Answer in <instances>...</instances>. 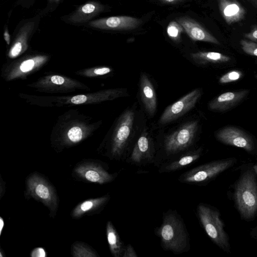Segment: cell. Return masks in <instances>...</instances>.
Returning a JSON list of instances; mask_svg holds the SVG:
<instances>
[{"mask_svg":"<svg viewBox=\"0 0 257 257\" xmlns=\"http://www.w3.org/2000/svg\"><path fill=\"white\" fill-rule=\"evenodd\" d=\"M155 155L151 142L146 134H142L126 160L131 165L141 167L154 163Z\"/></svg>","mask_w":257,"mask_h":257,"instance_id":"cell-11","label":"cell"},{"mask_svg":"<svg viewBox=\"0 0 257 257\" xmlns=\"http://www.w3.org/2000/svg\"><path fill=\"white\" fill-rule=\"evenodd\" d=\"M25 196L42 203L50 211V216L56 214L59 200L57 192L51 183L38 172L30 174L26 180Z\"/></svg>","mask_w":257,"mask_h":257,"instance_id":"cell-4","label":"cell"},{"mask_svg":"<svg viewBox=\"0 0 257 257\" xmlns=\"http://www.w3.org/2000/svg\"><path fill=\"white\" fill-rule=\"evenodd\" d=\"M87 100V97L84 95H76L71 99V101L74 104H81L84 103Z\"/></svg>","mask_w":257,"mask_h":257,"instance_id":"cell-31","label":"cell"},{"mask_svg":"<svg viewBox=\"0 0 257 257\" xmlns=\"http://www.w3.org/2000/svg\"><path fill=\"white\" fill-rule=\"evenodd\" d=\"M249 1L254 7L257 8V0H247Z\"/></svg>","mask_w":257,"mask_h":257,"instance_id":"cell-39","label":"cell"},{"mask_svg":"<svg viewBox=\"0 0 257 257\" xmlns=\"http://www.w3.org/2000/svg\"><path fill=\"white\" fill-rule=\"evenodd\" d=\"M138 255L137 254L135 249L133 246L128 244L125 246L124 252L122 257H138Z\"/></svg>","mask_w":257,"mask_h":257,"instance_id":"cell-29","label":"cell"},{"mask_svg":"<svg viewBox=\"0 0 257 257\" xmlns=\"http://www.w3.org/2000/svg\"><path fill=\"white\" fill-rule=\"evenodd\" d=\"M162 221L154 232L160 238L163 249L175 254L188 251L190 248V238L181 216L176 210L170 209L163 214Z\"/></svg>","mask_w":257,"mask_h":257,"instance_id":"cell-1","label":"cell"},{"mask_svg":"<svg viewBox=\"0 0 257 257\" xmlns=\"http://www.w3.org/2000/svg\"><path fill=\"white\" fill-rule=\"evenodd\" d=\"M240 44L244 53L251 56L257 57V43L250 40L241 39Z\"/></svg>","mask_w":257,"mask_h":257,"instance_id":"cell-26","label":"cell"},{"mask_svg":"<svg viewBox=\"0 0 257 257\" xmlns=\"http://www.w3.org/2000/svg\"><path fill=\"white\" fill-rule=\"evenodd\" d=\"M196 210L198 218L207 235L220 248L228 252V237L219 212L204 203L199 204Z\"/></svg>","mask_w":257,"mask_h":257,"instance_id":"cell-5","label":"cell"},{"mask_svg":"<svg viewBox=\"0 0 257 257\" xmlns=\"http://www.w3.org/2000/svg\"><path fill=\"white\" fill-rule=\"evenodd\" d=\"M31 255L32 256H45L46 252L43 248H36L32 251Z\"/></svg>","mask_w":257,"mask_h":257,"instance_id":"cell-32","label":"cell"},{"mask_svg":"<svg viewBox=\"0 0 257 257\" xmlns=\"http://www.w3.org/2000/svg\"><path fill=\"white\" fill-rule=\"evenodd\" d=\"M142 23L141 20L130 16H114L91 21L89 25L102 30H132Z\"/></svg>","mask_w":257,"mask_h":257,"instance_id":"cell-12","label":"cell"},{"mask_svg":"<svg viewBox=\"0 0 257 257\" xmlns=\"http://www.w3.org/2000/svg\"><path fill=\"white\" fill-rule=\"evenodd\" d=\"M140 88L142 99L147 112L153 115L157 108V98L154 86L147 75L141 76Z\"/></svg>","mask_w":257,"mask_h":257,"instance_id":"cell-18","label":"cell"},{"mask_svg":"<svg viewBox=\"0 0 257 257\" xmlns=\"http://www.w3.org/2000/svg\"><path fill=\"white\" fill-rule=\"evenodd\" d=\"M110 199L109 194L86 200L78 204L71 211V216L79 219L85 215H90L100 212Z\"/></svg>","mask_w":257,"mask_h":257,"instance_id":"cell-16","label":"cell"},{"mask_svg":"<svg viewBox=\"0 0 257 257\" xmlns=\"http://www.w3.org/2000/svg\"><path fill=\"white\" fill-rule=\"evenodd\" d=\"M104 10V6L97 2H89L81 6L69 18L73 23H82L92 19Z\"/></svg>","mask_w":257,"mask_h":257,"instance_id":"cell-19","label":"cell"},{"mask_svg":"<svg viewBox=\"0 0 257 257\" xmlns=\"http://www.w3.org/2000/svg\"><path fill=\"white\" fill-rule=\"evenodd\" d=\"M183 29H184L179 23L176 21H172L167 27V34L173 41L178 42Z\"/></svg>","mask_w":257,"mask_h":257,"instance_id":"cell-24","label":"cell"},{"mask_svg":"<svg viewBox=\"0 0 257 257\" xmlns=\"http://www.w3.org/2000/svg\"><path fill=\"white\" fill-rule=\"evenodd\" d=\"M102 163L85 161L78 163L74 168L73 175L77 179L98 184H104L113 181L118 172L110 173Z\"/></svg>","mask_w":257,"mask_h":257,"instance_id":"cell-7","label":"cell"},{"mask_svg":"<svg viewBox=\"0 0 257 257\" xmlns=\"http://www.w3.org/2000/svg\"><path fill=\"white\" fill-rule=\"evenodd\" d=\"M35 62L32 59H29L23 62L20 65V69L23 72L31 70L34 66Z\"/></svg>","mask_w":257,"mask_h":257,"instance_id":"cell-30","label":"cell"},{"mask_svg":"<svg viewBox=\"0 0 257 257\" xmlns=\"http://www.w3.org/2000/svg\"><path fill=\"white\" fill-rule=\"evenodd\" d=\"M34 27V23L28 22L24 25L20 29L17 39L12 47L9 55L11 57H15L19 55L26 47L29 36L32 32Z\"/></svg>","mask_w":257,"mask_h":257,"instance_id":"cell-21","label":"cell"},{"mask_svg":"<svg viewBox=\"0 0 257 257\" xmlns=\"http://www.w3.org/2000/svg\"><path fill=\"white\" fill-rule=\"evenodd\" d=\"M244 37L250 41L257 43V25L252 26L250 32L245 33Z\"/></svg>","mask_w":257,"mask_h":257,"instance_id":"cell-28","label":"cell"},{"mask_svg":"<svg viewBox=\"0 0 257 257\" xmlns=\"http://www.w3.org/2000/svg\"><path fill=\"white\" fill-rule=\"evenodd\" d=\"M3 251L2 250V248H1V251H0V256L1 257H3L4 256V254H3Z\"/></svg>","mask_w":257,"mask_h":257,"instance_id":"cell-41","label":"cell"},{"mask_svg":"<svg viewBox=\"0 0 257 257\" xmlns=\"http://www.w3.org/2000/svg\"><path fill=\"white\" fill-rule=\"evenodd\" d=\"M253 170L257 175V165H255L253 166Z\"/></svg>","mask_w":257,"mask_h":257,"instance_id":"cell-40","label":"cell"},{"mask_svg":"<svg viewBox=\"0 0 257 257\" xmlns=\"http://www.w3.org/2000/svg\"><path fill=\"white\" fill-rule=\"evenodd\" d=\"M220 14L228 25L243 20L246 12L237 0H217Z\"/></svg>","mask_w":257,"mask_h":257,"instance_id":"cell-15","label":"cell"},{"mask_svg":"<svg viewBox=\"0 0 257 257\" xmlns=\"http://www.w3.org/2000/svg\"><path fill=\"white\" fill-rule=\"evenodd\" d=\"M71 253L74 257H99L97 252L90 246L82 241H75L71 246Z\"/></svg>","mask_w":257,"mask_h":257,"instance_id":"cell-23","label":"cell"},{"mask_svg":"<svg viewBox=\"0 0 257 257\" xmlns=\"http://www.w3.org/2000/svg\"><path fill=\"white\" fill-rule=\"evenodd\" d=\"M215 137L223 144L242 148L249 152L254 148V142L250 136L233 126H226L220 128L215 134Z\"/></svg>","mask_w":257,"mask_h":257,"instance_id":"cell-10","label":"cell"},{"mask_svg":"<svg viewBox=\"0 0 257 257\" xmlns=\"http://www.w3.org/2000/svg\"><path fill=\"white\" fill-rule=\"evenodd\" d=\"M106 235L110 251L114 257H122L125 245L115 227L110 221L106 225Z\"/></svg>","mask_w":257,"mask_h":257,"instance_id":"cell-20","label":"cell"},{"mask_svg":"<svg viewBox=\"0 0 257 257\" xmlns=\"http://www.w3.org/2000/svg\"><path fill=\"white\" fill-rule=\"evenodd\" d=\"M134 115L133 111L128 110L124 112L120 118L108 155L110 159L119 161L125 159V153L133 128Z\"/></svg>","mask_w":257,"mask_h":257,"instance_id":"cell-8","label":"cell"},{"mask_svg":"<svg viewBox=\"0 0 257 257\" xmlns=\"http://www.w3.org/2000/svg\"><path fill=\"white\" fill-rule=\"evenodd\" d=\"M193 60L201 64L207 63H221L229 61L231 58L219 52L199 51L191 54Z\"/></svg>","mask_w":257,"mask_h":257,"instance_id":"cell-22","label":"cell"},{"mask_svg":"<svg viewBox=\"0 0 257 257\" xmlns=\"http://www.w3.org/2000/svg\"><path fill=\"white\" fill-rule=\"evenodd\" d=\"M51 80L52 83L57 85L62 84L65 82V79L63 77L58 75H54L51 77Z\"/></svg>","mask_w":257,"mask_h":257,"instance_id":"cell-33","label":"cell"},{"mask_svg":"<svg viewBox=\"0 0 257 257\" xmlns=\"http://www.w3.org/2000/svg\"><path fill=\"white\" fill-rule=\"evenodd\" d=\"M197 127L198 121H191L167 136L163 144L164 154L154 165L159 167L187 150L193 143Z\"/></svg>","mask_w":257,"mask_h":257,"instance_id":"cell-2","label":"cell"},{"mask_svg":"<svg viewBox=\"0 0 257 257\" xmlns=\"http://www.w3.org/2000/svg\"><path fill=\"white\" fill-rule=\"evenodd\" d=\"M110 69L107 67L97 68L94 70V73L97 75H104L110 72Z\"/></svg>","mask_w":257,"mask_h":257,"instance_id":"cell-34","label":"cell"},{"mask_svg":"<svg viewBox=\"0 0 257 257\" xmlns=\"http://www.w3.org/2000/svg\"><path fill=\"white\" fill-rule=\"evenodd\" d=\"M252 170L241 176L235 186L234 199L241 216L244 219L252 218L257 212V185Z\"/></svg>","mask_w":257,"mask_h":257,"instance_id":"cell-3","label":"cell"},{"mask_svg":"<svg viewBox=\"0 0 257 257\" xmlns=\"http://www.w3.org/2000/svg\"><path fill=\"white\" fill-rule=\"evenodd\" d=\"M4 224L5 223L3 218L2 217H0V235H1L2 233V231L4 227Z\"/></svg>","mask_w":257,"mask_h":257,"instance_id":"cell-38","label":"cell"},{"mask_svg":"<svg viewBox=\"0 0 257 257\" xmlns=\"http://www.w3.org/2000/svg\"><path fill=\"white\" fill-rule=\"evenodd\" d=\"M1 178V191H0L1 198H0L1 199V198L3 197L4 194L5 193V182L3 181L2 178Z\"/></svg>","mask_w":257,"mask_h":257,"instance_id":"cell-37","label":"cell"},{"mask_svg":"<svg viewBox=\"0 0 257 257\" xmlns=\"http://www.w3.org/2000/svg\"><path fill=\"white\" fill-rule=\"evenodd\" d=\"M53 1H58L59 0H53Z\"/></svg>","mask_w":257,"mask_h":257,"instance_id":"cell-42","label":"cell"},{"mask_svg":"<svg viewBox=\"0 0 257 257\" xmlns=\"http://www.w3.org/2000/svg\"><path fill=\"white\" fill-rule=\"evenodd\" d=\"M177 21L193 40L220 44L214 36L194 20L188 17H180L177 19Z\"/></svg>","mask_w":257,"mask_h":257,"instance_id":"cell-14","label":"cell"},{"mask_svg":"<svg viewBox=\"0 0 257 257\" xmlns=\"http://www.w3.org/2000/svg\"><path fill=\"white\" fill-rule=\"evenodd\" d=\"M249 92V90L242 89L223 93L211 100L208 107L212 111H225L237 105Z\"/></svg>","mask_w":257,"mask_h":257,"instance_id":"cell-13","label":"cell"},{"mask_svg":"<svg viewBox=\"0 0 257 257\" xmlns=\"http://www.w3.org/2000/svg\"><path fill=\"white\" fill-rule=\"evenodd\" d=\"M162 3L166 4H176L186 0H158Z\"/></svg>","mask_w":257,"mask_h":257,"instance_id":"cell-35","label":"cell"},{"mask_svg":"<svg viewBox=\"0 0 257 257\" xmlns=\"http://www.w3.org/2000/svg\"><path fill=\"white\" fill-rule=\"evenodd\" d=\"M241 71L233 70L228 72L221 76L219 82L221 84H226L239 80L242 76Z\"/></svg>","mask_w":257,"mask_h":257,"instance_id":"cell-25","label":"cell"},{"mask_svg":"<svg viewBox=\"0 0 257 257\" xmlns=\"http://www.w3.org/2000/svg\"><path fill=\"white\" fill-rule=\"evenodd\" d=\"M235 160L232 158L215 161L198 166L180 175V183L202 185L233 165Z\"/></svg>","mask_w":257,"mask_h":257,"instance_id":"cell-6","label":"cell"},{"mask_svg":"<svg viewBox=\"0 0 257 257\" xmlns=\"http://www.w3.org/2000/svg\"><path fill=\"white\" fill-rule=\"evenodd\" d=\"M201 155L200 149L186 152L170 161L162 164L158 167V172L160 173H164L180 170L197 161Z\"/></svg>","mask_w":257,"mask_h":257,"instance_id":"cell-17","label":"cell"},{"mask_svg":"<svg viewBox=\"0 0 257 257\" xmlns=\"http://www.w3.org/2000/svg\"><path fill=\"white\" fill-rule=\"evenodd\" d=\"M201 95V90L196 89L170 105L162 114L159 123L166 124L181 116L195 106Z\"/></svg>","mask_w":257,"mask_h":257,"instance_id":"cell-9","label":"cell"},{"mask_svg":"<svg viewBox=\"0 0 257 257\" xmlns=\"http://www.w3.org/2000/svg\"><path fill=\"white\" fill-rule=\"evenodd\" d=\"M4 37L7 44L9 45L11 41V38L10 35L7 28H6L4 31Z\"/></svg>","mask_w":257,"mask_h":257,"instance_id":"cell-36","label":"cell"},{"mask_svg":"<svg viewBox=\"0 0 257 257\" xmlns=\"http://www.w3.org/2000/svg\"><path fill=\"white\" fill-rule=\"evenodd\" d=\"M68 137L72 143L79 142L82 138L81 129L78 126H74L71 128L68 132Z\"/></svg>","mask_w":257,"mask_h":257,"instance_id":"cell-27","label":"cell"}]
</instances>
